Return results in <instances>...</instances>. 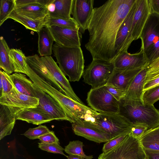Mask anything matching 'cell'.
Returning a JSON list of instances; mask_svg holds the SVG:
<instances>
[{
    "mask_svg": "<svg viewBox=\"0 0 159 159\" xmlns=\"http://www.w3.org/2000/svg\"><path fill=\"white\" fill-rule=\"evenodd\" d=\"M136 0H109L94 9L85 46L93 59L112 62L116 57L115 43L119 28Z\"/></svg>",
    "mask_w": 159,
    "mask_h": 159,
    "instance_id": "cell-1",
    "label": "cell"
},
{
    "mask_svg": "<svg viewBox=\"0 0 159 159\" xmlns=\"http://www.w3.org/2000/svg\"><path fill=\"white\" fill-rule=\"evenodd\" d=\"M118 113L133 125H146L148 130L159 126V110L153 105L144 104L142 101L122 98L119 101Z\"/></svg>",
    "mask_w": 159,
    "mask_h": 159,
    "instance_id": "cell-2",
    "label": "cell"
},
{
    "mask_svg": "<svg viewBox=\"0 0 159 159\" xmlns=\"http://www.w3.org/2000/svg\"><path fill=\"white\" fill-rule=\"evenodd\" d=\"M52 51L59 67L71 82L79 81L83 76L84 60L80 47H67L55 43Z\"/></svg>",
    "mask_w": 159,
    "mask_h": 159,
    "instance_id": "cell-3",
    "label": "cell"
},
{
    "mask_svg": "<svg viewBox=\"0 0 159 159\" xmlns=\"http://www.w3.org/2000/svg\"><path fill=\"white\" fill-rule=\"evenodd\" d=\"M93 124L110 135L112 139L129 134L133 125L118 113L99 112L94 116Z\"/></svg>",
    "mask_w": 159,
    "mask_h": 159,
    "instance_id": "cell-4",
    "label": "cell"
},
{
    "mask_svg": "<svg viewBox=\"0 0 159 159\" xmlns=\"http://www.w3.org/2000/svg\"><path fill=\"white\" fill-rule=\"evenodd\" d=\"M144 149L139 139L129 134L111 150L100 154L98 159H146Z\"/></svg>",
    "mask_w": 159,
    "mask_h": 159,
    "instance_id": "cell-5",
    "label": "cell"
},
{
    "mask_svg": "<svg viewBox=\"0 0 159 159\" xmlns=\"http://www.w3.org/2000/svg\"><path fill=\"white\" fill-rule=\"evenodd\" d=\"M114 69L113 62L93 59L84 70V81L91 85L92 89L104 86L107 83Z\"/></svg>",
    "mask_w": 159,
    "mask_h": 159,
    "instance_id": "cell-6",
    "label": "cell"
},
{
    "mask_svg": "<svg viewBox=\"0 0 159 159\" xmlns=\"http://www.w3.org/2000/svg\"><path fill=\"white\" fill-rule=\"evenodd\" d=\"M87 102L94 111L101 113H118L119 101L105 88L104 86L91 89L87 94Z\"/></svg>",
    "mask_w": 159,
    "mask_h": 159,
    "instance_id": "cell-7",
    "label": "cell"
},
{
    "mask_svg": "<svg viewBox=\"0 0 159 159\" xmlns=\"http://www.w3.org/2000/svg\"><path fill=\"white\" fill-rule=\"evenodd\" d=\"M136 3L131 28L122 51H127L132 42L140 38L143 29L151 13L149 0H136Z\"/></svg>",
    "mask_w": 159,
    "mask_h": 159,
    "instance_id": "cell-8",
    "label": "cell"
},
{
    "mask_svg": "<svg viewBox=\"0 0 159 159\" xmlns=\"http://www.w3.org/2000/svg\"><path fill=\"white\" fill-rule=\"evenodd\" d=\"M34 88L37 98L39 100L38 105L36 107L31 108L32 109L48 116L53 120H66L70 122L65 112L53 98L34 84Z\"/></svg>",
    "mask_w": 159,
    "mask_h": 159,
    "instance_id": "cell-9",
    "label": "cell"
},
{
    "mask_svg": "<svg viewBox=\"0 0 159 159\" xmlns=\"http://www.w3.org/2000/svg\"><path fill=\"white\" fill-rule=\"evenodd\" d=\"M48 27L55 43L65 47L81 46L82 34L79 29L56 25Z\"/></svg>",
    "mask_w": 159,
    "mask_h": 159,
    "instance_id": "cell-10",
    "label": "cell"
},
{
    "mask_svg": "<svg viewBox=\"0 0 159 159\" xmlns=\"http://www.w3.org/2000/svg\"><path fill=\"white\" fill-rule=\"evenodd\" d=\"M115 70H125L143 68L148 66L149 62L144 52L142 50L131 54L127 51L121 52L112 61Z\"/></svg>",
    "mask_w": 159,
    "mask_h": 159,
    "instance_id": "cell-11",
    "label": "cell"
},
{
    "mask_svg": "<svg viewBox=\"0 0 159 159\" xmlns=\"http://www.w3.org/2000/svg\"><path fill=\"white\" fill-rule=\"evenodd\" d=\"M94 0H73L71 15L83 34L87 30L92 16Z\"/></svg>",
    "mask_w": 159,
    "mask_h": 159,
    "instance_id": "cell-12",
    "label": "cell"
},
{
    "mask_svg": "<svg viewBox=\"0 0 159 159\" xmlns=\"http://www.w3.org/2000/svg\"><path fill=\"white\" fill-rule=\"evenodd\" d=\"M75 134L89 140L99 143H106L112 139L111 136L95 125L86 122L72 123Z\"/></svg>",
    "mask_w": 159,
    "mask_h": 159,
    "instance_id": "cell-13",
    "label": "cell"
},
{
    "mask_svg": "<svg viewBox=\"0 0 159 159\" xmlns=\"http://www.w3.org/2000/svg\"><path fill=\"white\" fill-rule=\"evenodd\" d=\"M140 50L144 52L150 45L159 40V15L151 13L141 33Z\"/></svg>",
    "mask_w": 159,
    "mask_h": 159,
    "instance_id": "cell-14",
    "label": "cell"
},
{
    "mask_svg": "<svg viewBox=\"0 0 159 159\" xmlns=\"http://www.w3.org/2000/svg\"><path fill=\"white\" fill-rule=\"evenodd\" d=\"M39 100L38 98L20 93L15 87L9 93L0 97V104L29 109L36 107Z\"/></svg>",
    "mask_w": 159,
    "mask_h": 159,
    "instance_id": "cell-15",
    "label": "cell"
},
{
    "mask_svg": "<svg viewBox=\"0 0 159 159\" xmlns=\"http://www.w3.org/2000/svg\"><path fill=\"white\" fill-rule=\"evenodd\" d=\"M26 109L22 107L0 104V139L11 134L15 124L17 114Z\"/></svg>",
    "mask_w": 159,
    "mask_h": 159,
    "instance_id": "cell-16",
    "label": "cell"
},
{
    "mask_svg": "<svg viewBox=\"0 0 159 159\" xmlns=\"http://www.w3.org/2000/svg\"><path fill=\"white\" fill-rule=\"evenodd\" d=\"M147 67L143 68L134 77L125 90L122 98L142 101Z\"/></svg>",
    "mask_w": 159,
    "mask_h": 159,
    "instance_id": "cell-17",
    "label": "cell"
},
{
    "mask_svg": "<svg viewBox=\"0 0 159 159\" xmlns=\"http://www.w3.org/2000/svg\"><path fill=\"white\" fill-rule=\"evenodd\" d=\"M144 68L125 70L114 69L107 84L125 90L134 77Z\"/></svg>",
    "mask_w": 159,
    "mask_h": 159,
    "instance_id": "cell-18",
    "label": "cell"
},
{
    "mask_svg": "<svg viewBox=\"0 0 159 159\" xmlns=\"http://www.w3.org/2000/svg\"><path fill=\"white\" fill-rule=\"evenodd\" d=\"M136 8L135 2L130 11L121 24L118 32L115 46L116 57L123 51L125 43L131 28Z\"/></svg>",
    "mask_w": 159,
    "mask_h": 159,
    "instance_id": "cell-19",
    "label": "cell"
},
{
    "mask_svg": "<svg viewBox=\"0 0 159 159\" xmlns=\"http://www.w3.org/2000/svg\"><path fill=\"white\" fill-rule=\"evenodd\" d=\"M73 0H52L47 6L48 16L69 19L71 15Z\"/></svg>",
    "mask_w": 159,
    "mask_h": 159,
    "instance_id": "cell-20",
    "label": "cell"
},
{
    "mask_svg": "<svg viewBox=\"0 0 159 159\" xmlns=\"http://www.w3.org/2000/svg\"><path fill=\"white\" fill-rule=\"evenodd\" d=\"M9 76L15 87L19 92L28 96L37 98L34 83L25 75L15 73L9 75Z\"/></svg>",
    "mask_w": 159,
    "mask_h": 159,
    "instance_id": "cell-21",
    "label": "cell"
},
{
    "mask_svg": "<svg viewBox=\"0 0 159 159\" xmlns=\"http://www.w3.org/2000/svg\"><path fill=\"white\" fill-rule=\"evenodd\" d=\"M14 10L19 14L37 21L44 20L48 15L47 6L40 4L16 7Z\"/></svg>",
    "mask_w": 159,
    "mask_h": 159,
    "instance_id": "cell-22",
    "label": "cell"
},
{
    "mask_svg": "<svg viewBox=\"0 0 159 159\" xmlns=\"http://www.w3.org/2000/svg\"><path fill=\"white\" fill-rule=\"evenodd\" d=\"M38 34V52L41 57L51 56L52 54L54 39L47 27L37 32Z\"/></svg>",
    "mask_w": 159,
    "mask_h": 159,
    "instance_id": "cell-23",
    "label": "cell"
},
{
    "mask_svg": "<svg viewBox=\"0 0 159 159\" xmlns=\"http://www.w3.org/2000/svg\"><path fill=\"white\" fill-rule=\"evenodd\" d=\"M16 120H20L36 125L53 120L48 116L31 108L25 109L19 112L16 115Z\"/></svg>",
    "mask_w": 159,
    "mask_h": 159,
    "instance_id": "cell-24",
    "label": "cell"
},
{
    "mask_svg": "<svg viewBox=\"0 0 159 159\" xmlns=\"http://www.w3.org/2000/svg\"><path fill=\"white\" fill-rule=\"evenodd\" d=\"M139 140L144 149L159 151V126L147 131Z\"/></svg>",
    "mask_w": 159,
    "mask_h": 159,
    "instance_id": "cell-25",
    "label": "cell"
},
{
    "mask_svg": "<svg viewBox=\"0 0 159 159\" xmlns=\"http://www.w3.org/2000/svg\"><path fill=\"white\" fill-rule=\"evenodd\" d=\"M8 18L21 24L27 29L37 32L44 27L45 19L43 21L35 20L17 13L14 10L10 14Z\"/></svg>",
    "mask_w": 159,
    "mask_h": 159,
    "instance_id": "cell-26",
    "label": "cell"
},
{
    "mask_svg": "<svg viewBox=\"0 0 159 159\" xmlns=\"http://www.w3.org/2000/svg\"><path fill=\"white\" fill-rule=\"evenodd\" d=\"M10 49L3 37L0 38V67L10 75L14 72V69L10 58Z\"/></svg>",
    "mask_w": 159,
    "mask_h": 159,
    "instance_id": "cell-27",
    "label": "cell"
},
{
    "mask_svg": "<svg viewBox=\"0 0 159 159\" xmlns=\"http://www.w3.org/2000/svg\"><path fill=\"white\" fill-rule=\"evenodd\" d=\"M9 56L14 69V72L25 74L28 64L26 57L21 50L16 48L11 49Z\"/></svg>",
    "mask_w": 159,
    "mask_h": 159,
    "instance_id": "cell-28",
    "label": "cell"
},
{
    "mask_svg": "<svg viewBox=\"0 0 159 159\" xmlns=\"http://www.w3.org/2000/svg\"><path fill=\"white\" fill-rule=\"evenodd\" d=\"M56 25L80 30L79 27L72 17L69 19L54 17L48 16L45 19L44 27Z\"/></svg>",
    "mask_w": 159,
    "mask_h": 159,
    "instance_id": "cell-29",
    "label": "cell"
},
{
    "mask_svg": "<svg viewBox=\"0 0 159 159\" xmlns=\"http://www.w3.org/2000/svg\"><path fill=\"white\" fill-rule=\"evenodd\" d=\"M83 146V143L79 140L70 141L68 144L65 147L64 151L69 155L79 156L85 159H92V155L87 156L84 153Z\"/></svg>",
    "mask_w": 159,
    "mask_h": 159,
    "instance_id": "cell-30",
    "label": "cell"
},
{
    "mask_svg": "<svg viewBox=\"0 0 159 159\" xmlns=\"http://www.w3.org/2000/svg\"><path fill=\"white\" fill-rule=\"evenodd\" d=\"M0 26L8 19V16L16 8L15 0H0Z\"/></svg>",
    "mask_w": 159,
    "mask_h": 159,
    "instance_id": "cell-31",
    "label": "cell"
},
{
    "mask_svg": "<svg viewBox=\"0 0 159 159\" xmlns=\"http://www.w3.org/2000/svg\"><path fill=\"white\" fill-rule=\"evenodd\" d=\"M159 100V85L143 92L142 101L144 104L153 105Z\"/></svg>",
    "mask_w": 159,
    "mask_h": 159,
    "instance_id": "cell-32",
    "label": "cell"
},
{
    "mask_svg": "<svg viewBox=\"0 0 159 159\" xmlns=\"http://www.w3.org/2000/svg\"><path fill=\"white\" fill-rule=\"evenodd\" d=\"M44 125H40L34 128H30L23 135L31 139H38L40 136L50 132Z\"/></svg>",
    "mask_w": 159,
    "mask_h": 159,
    "instance_id": "cell-33",
    "label": "cell"
},
{
    "mask_svg": "<svg viewBox=\"0 0 159 159\" xmlns=\"http://www.w3.org/2000/svg\"><path fill=\"white\" fill-rule=\"evenodd\" d=\"M0 79L2 85V93L0 96L1 97L10 92L15 86L10 78L9 75L1 70L0 71Z\"/></svg>",
    "mask_w": 159,
    "mask_h": 159,
    "instance_id": "cell-34",
    "label": "cell"
},
{
    "mask_svg": "<svg viewBox=\"0 0 159 159\" xmlns=\"http://www.w3.org/2000/svg\"><path fill=\"white\" fill-rule=\"evenodd\" d=\"M38 144L39 147L42 150L48 152L59 153L66 156L63 152L64 149L57 143H49L41 142L39 143Z\"/></svg>",
    "mask_w": 159,
    "mask_h": 159,
    "instance_id": "cell-35",
    "label": "cell"
},
{
    "mask_svg": "<svg viewBox=\"0 0 159 159\" xmlns=\"http://www.w3.org/2000/svg\"><path fill=\"white\" fill-rule=\"evenodd\" d=\"M144 52L149 63L159 57V40L149 46Z\"/></svg>",
    "mask_w": 159,
    "mask_h": 159,
    "instance_id": "cell-36",
    "label": "cell"
},
{
    "mask_svg": "<svg viewBox=\"0 0 159 159\" xmlns=\"http://www.w3.org/2000/svg\"><path fill=\"white\" fill-rule=\"evenodd\" d=\"M148 130V126L142 124H136L133 125L129 134L133 137L139 139Z\"/></svg>",
    "mask_w": 159,
    "mask_h": 159,
    "instance_id": "cell-37",
    "label": "cell"
},
{
    "mask_svg": "<svg viewBox=\"0 0 159 159\" xmlns=\"http://www.w3.org/2000/svg\"><path fill=\"white\" fill-rule=\"evenodd\" d=\"M104 87L119 101L124 97L125 90L116 87L108 84L104 85Z\"/></svg>",
    "mask_w": 159,
    "mask_h": 159,
    "instance_id": "cell-38",
    "label": "cell"
},
{
    "mask_svg": "<svg viewBox=\"0 0 159 159\" xmlns=\"http://www.w3.org/2000/svg\"><path fill=\"white\" fill-rule=\"evenodd\" d=\"M127 135L125 134L119 136L106 143L102 149L103 152H106L115 147L122 142Z\"/></svg>",
    "mask_w": 159,
    "mask_h": 159,
    "instance_id": "cell-39",
    "label": "cell"
},
{
    "mask_svg": "<svg viewBox=\"0 0 159 159\" xmlns=\"http://www.w3.org/2000/svg\"><path fill=\"white\" fill-rule=\"evenodd\" d=\"M52 0H15L16 8L32 4H40L47 6Z\"/></svg>",
    "mask_w": 159,
    "mask_h": 159,
    "instance_id": "cell-40",
    "label": "cell"
},
{
    "mask_svg": "<svg viewBox=\"0 0 159 159\" xmlns=\"http://www.w3.org/2000/svg\"><path fill=\"white\" fill-rule=\"evenodd\" d=\"M38 139L41 142L49 143H55L60 144L58 138L52 131H50L49 133L40 136Z\"/></svg>",
    "mask_w": 159,
    "mask_h": 159,
    "instance_id": "cell-41",
    "label": "cell"
},
{
    "mask_svg": "<svg viewBox=\"0 0 159 159\" xmlns=\"http://www.w3.org/2000/svg\"><path fill=\"white\" fill-rule=\"evenodd\" d=\"M151 13L159 15V0H149Z\"/></svg>",
    "mask_w": 159,
    "mask_h": 159,
    "instance_id": "cell-42",
    "label": "cell"
},
{
    "mask_svg": "<svg viewBox=\"0 0 159 159\" xmlns=\"http://www.w3.org/2000/svg\"><path fill=\"white\" fill-rule=\"evenodd\" d=\"M144 149L148 159H159V151Z\"/></svg>",
    "mask_w": 159,
    "mask_h": 159,
    "instance_id": "cell-43",
    "label": "cell"
},
{
    "mask_svg": "<svg viewBox=\"0 0 159 159\" xmlns=\"http://www.w3.org/2000/svg\"><path fill=\"white\" fill-rule=\"evenodd\" d=\"M159 66V57L148 63V69H151Z\"/></svg>",
    "mask_w": 159,
    "mask_h": 159,
    "instance_id": "cell-44",
    "label": "cell"
},
{
    "mask_svg": "<svg viewBox=\"0 0 159 159\" xmlns=\"http://www.w3.org/2000/svg\"><path fill=\"white\" fill-rule=\"evenodd\" d=\"M68 159H85L84 157L77 155L67 156H66Z\"/></svg>",
    "mask_w": 159,
    "mask_h": 159,
    "instance_id": "cell-45",
    "label": "cell"
},
{
    "mask_svg": "<svg viewBox=\"0 0 159 159\" xmlns=\"http://www.w3.org/2000/svg\"><path fill=\"white\" fill-rule=\"evenodd\" d=\"M146 159H148V158L147 157H146Z\"/></svg>",
    "mask_w": 159,
    "mask_h": 159,
    "instance_id": "cell-46",
    "label": "cell"
}]
</instances>
